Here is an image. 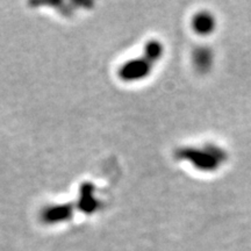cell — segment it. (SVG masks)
<instances>
[{
    "instance_id": "obj_1",
    "label": "cell",
    "mask_w": 251,
    "mask_h": 251,
    "mask_svg": "<svg viewBox=\"0 0 251 251\" xmlns=\"http://www.w3.org/2000/svg\"><path fill=\"white\" fill-rule=\"evenodd\" d=\"M164 55V46L161 41L150 40L146 43L141 57L129 59L119 68L118 77L126 83H135L146 79Z\"/></svg>"
},
{
    "instance_id": "obj_2",
    "label": "cell",
    "mask_w": 251,
    "mask_h": 251,
    "mask_svg": "<svg viewBox=\"0 0 251 251\" xmlns=\"http://www.w3.org/2000/svg\"><path fill=\"white\" fill-rule=\"evenodd\" d=\"M178 158L190 162L194 169L202 172H213L221 168L227 161V152L213 144L184 148L178 151Z\"/></svg>"
},
{
    "instance_id": "obj_3",
    "label": "cell",
    "mask_w": 251,
    "mask_h": 251,
    "mask_svg": "<svg viewBox=\"0 0 251 251\" xmlns=\"http://www.w3.org/2000/svg\"><path fill=\"white\" fill-rule=\"evenodd\" d=\"M75 212L74 203H61V205L48 206L41 212V221L46 225H57L69 221Z\"/></svg>"
},
{
    "instance_id": "obj_4",
    "label": "cell",
    "mask_w": 251,
    "mask_h": 251,
    "mask_svg": "<svg viewBox=\"0 0 251 251\" xmlns=\"http://www.w3.org/2000/svg\"><path fill=\"white\" fill-rule=\"evenodd\" d=\"M94 185L91 183H83L79 187V197H78L77 202L75 207L78 211L84 213V214H92L97 212L100 207L99 200L94 197Z\"/></svg>"
},
{
    "instance_id": "obj_5",
    "label": "cell",
    "mask_w": 251,
    "mask_h": 251,
    "mask_svg": "<svg viewBox=\"0 0 251 251\" xmlns=\"http://www.w3.org/2000/svg\"><path fill=\"white\" fill-rule=\"evenodd\" d=\"M191 28L197 35L207 36L214 33L216 28V18L208 11H200L192 17Z\"/></svg>"
},
{
    "instance_id": "obj_6",
    "label": "cell",
    "mask_w": 251,
    "mask_h": 251,
    "mask_svg": "<svg viewBox=\"0 0 251 251\" xmlns=\"http://www.w3.org/2000/svg\"><path fill=\"white\" fill-rule=\"evenodd\" d=\"M213 61V52L209 48H198L193 52V63L197 69L201 71H206L211 68Z\"/></svg>"
}]
</instances>
